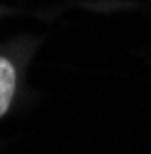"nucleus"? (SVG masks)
<instances>
[{"mask_svg": "<svg viewBox=\"0 0 151 154\" xmlns=\"http://www.w3.org/2000/svg\"><path fill=\"white\" fill-rule=\"evenodd\" d=\"M13 94H15V67L5 57H0V117L10 107Z\"/></svg>", "mask_w": 151, "mask_h": 154, "instance_id": "f257e3e1", "label": "nucleus"}]
</instances>
